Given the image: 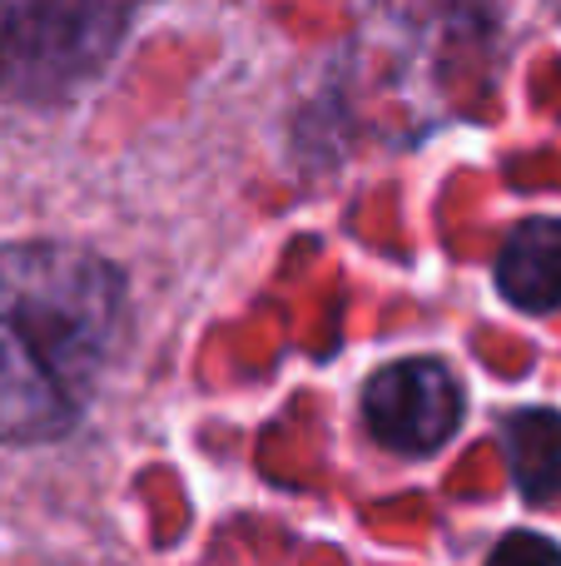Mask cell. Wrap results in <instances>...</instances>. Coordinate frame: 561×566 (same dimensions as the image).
I'll use <instances>...</instances> for the list:
<instances>
[{"mask_svg":"<svg viewBox=\"0 0 561 566\" xmlns=\"http://www.w3.org/2000/svg\"><path fill=\"white\" fill-rule=\"evenodd\" d=\"M125 283L70 244L0 249V442H45L80 422L119 338Z\"/></svg>","mask_w":561,"mask_h":566,"instance_id":"obj_1","label":"cell"},{"mask_svg":"<svg viewBox=\"0 0 561 566\" xmlns=\"http://www.w3.org/2000/svg\"><path fill=\"white\" fill-rule=\"evenodd\" d=\"M145 0H0V95L45 105L75 95L119 50Z\"/></svg>","mask_w":561,"mask_h":566,"instance_id":"obj_2","label":"cell"},{"mask_svg":"<svg viewBox=\"0 0 561 566\" xmlns=\"http://www.w3.org/2000/svg\"><path fill=\"white\" fill-rule=\"evenodd\" d=\"M467 392L457 373L437 358L388 363L363 388V422L393 452H433L457 432Z\"/></svg>","mask_w":561,"mask_h":566,"instance_id":"obj_3","label":"cell"},{"mask_svg":"<svg viewBox=\"0 0 561 566\" xmlns=\"http://www.w3.org/2000/svg\"><path fill=\"white\" fill-rule=\"evenodd\" d=\"M497 289L522 313L561 308V219H527L497 254Z\"/></svg>","mask_w":561,"mask_h":566,"instance_id":"obj_4","label":"cell"},{"mask_svg":"<svg viewBox=\"0 0 561 566\" xmlns=\"http://www.w3.org/2000/svg\"><path fill=\"white\" fill-rule=\"evenodd\" d=\"M507 468L527 502L561 497V412L552 408H522L502 428Z\"/></svg>","mask_w":561,"mask_h":566,"instance_id":"obj_5","label":"cell"}]
</instances>
